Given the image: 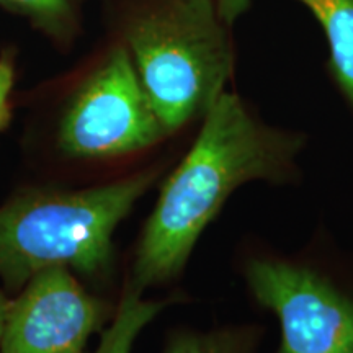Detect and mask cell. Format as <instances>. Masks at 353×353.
I'll use <instances>...</instances> for the list:
<instances>
[{
	"label": "cell",
	"instance_id": "1",
	"mask_svg": "<svg viewBox=\"0 0 353 353\" xmlns=\"http://www.w3.org/2000/svg\"><path fill=\"white\" fill-rule=\"evenodd\" d=\"M304 148V132L270 125L239 94L224 92L159 192L136 247L130 285L143 293L179 278L201 234L237 190L254 182H299Z\"/></svg>",
	"mask_w": 353,
	"mask_h": 353
},
{
	"label": "cell",
	"instance_id": "2",
	"mask_svg": "<svg viewBox=\"0 0 353 353\" xmlns=\"http://www.w3.org/2000/svg\"><path fill=\"white\" fill-rule=\"evenodd\" d=\"M159 167L83 190H26L0 208V278L20 290L63 267L100 275L113 259V234L161 176Z\"/></svg>",
	"mask_w": 353,
	"mask_h": 353
},
{
	"label": "cell",
	"instance_id": "3",
	"mask_svg": "<svg viewBox=\"0 0 353 353\" xmlns=\"http://www.w3.org/2000/svg\"><path fill=\"white\" fill-rule=\"evenodd\" d=\"M123 44L167 136L203 120L236 65L216 0H148L128 20Z\"/></svg>",
	"mask_w": 353,
	"mask_h": 353
},
{
	"label": "cell",
	"instance_id": "4",
	"mask_svg": "<svg viewBox=\"0 0 353 353\" xmlns=\"http://www.w3.org/2000/svg\"><path fill=\"white\" fill-rule=\"evenodd\" d=\"M239 273L250 299L280 324L275 353H353V263L327 239L296 252L250 242Z\"/></svg>",
	"mask_w": 353,
	"mask_h": 353
},
{
	"label": "cell",
	"instance_id": "5",
	"mask_svg": "<svg viewBox=\"0 0 353 353\" xmlns=\"http://www.w3.org/2000/svg\"><path fill=\"white\" fill-rule=\"evenodd\" d=\"M167 136L125 44H117L69 100L57 144L74 159L143 152Z\"/></svg>",
	"mask_w": 353,
	"mask_h": 353
},
{
	"label": "cell",
	"instance_id": "6",
	"mask_svg": "<svg viewBox=\"0 0 353 353\" xmlns=\"http://www.w3.org/2000/svg\"><path fill=\"white\" fill-rule=\"evenodd\" d=\"M108 316V304L88 294L69 268H48L10 301L0 353H85Z\"/></svg>",
	"mask_w": 353,
	"mask_h": 353
},
{
	"label": "cell",
	"instance_id": "7",
	"mask_svg": "<svg viewBox=\"0 0 353 353\" xmlns=\"http://www.w3.org/2000/svg\"><path fill=\"white\" fill-rule=\"evenodd\" d=\"M167 304V299H143V293L128 283L117 314L101 330L99 347L92 353H131L138 334ZM262 335L263 327L257 324L226 325L211 330L183 329L170 334L164 353H257Z\"/></svg>",
	"mask_w": 353,
	"mask_h": 353
},
{
	"label": "cell",
	"instance_id": "8",
	"mask_svg": "<svg viewBox=\"0 0 353 353\" xmlns=\"http://www.w3.org/2000/svg\"><path fill=\"white\" fill-rule=\"evenodd\" d=\"M252 0H216L229 28L249 10ZM311 12L329 44V72L353 108V0H298Z\"/></svg>",
	"mask_w": 353,
	"mask_h": 353
},
{
	"label": "cell",
	"instance_id": "9",
	"mask_svg": "<svg viewBox=\"0 0 353 353\" xmlns=\"http://www.w3.org/2000/svg\"><path fill=\"white\" fill-rule=\"evenodd\" d=\"M0 7L28 19L52 38H65L72 32L74 0H0Z\"/></svg>",
	"mask_w": 353,
	"mask_h": 353
},
{
	"label": "cell",
	"instance_id": "10",
	"mask_svg": "<svg viewBox=\"0 0 353 353\" xmlns=\"http://www.w3.org/2000/svg\"><path fill=\"white\" fill-rule=\"evenodd\" d=\"M15 85V57L12 52L0 56V131L12 121L10 97Z\"/></svg>",
	"mask_w": 353,
	"mask_h": 353
},
{
	"label": "cell",
	"instance_id": "11",
	"mask_svg": "<svg viewBox=\"0 0 353 353\" xmlns=\"http://www.w3.org/2000/svg\"><path fill=\"white\" fill-rule=\"evenodd\" d=\"M8 306H10V301H8V299L6 298V294L0 291V337H2V330H3V324H6Z\"/></svg>",
	"mask_w": 353,
	"mask_h": 353
}]
</instances>
